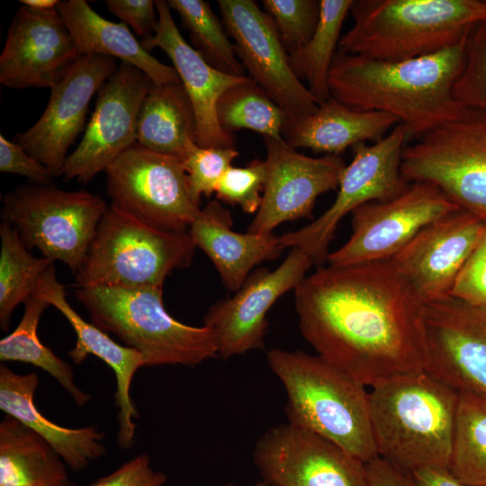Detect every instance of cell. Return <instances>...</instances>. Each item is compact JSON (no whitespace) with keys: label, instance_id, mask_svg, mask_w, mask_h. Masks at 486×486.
<instances>
[{"label":"cell","instance_id":"cell-4","mask_svg":"<svg viewBox=\"0 0 486 486\" xmlns=\"http://www.w3.org/2000/svg\"><path fill=\"white\" fill-rule=\"evenodd\" d=\"M269 368L287 396V422L317 434L366 464L378 456L365 386L318 355L274 348Z\"/></svg>","mask_w":486,"mask_h":486},{"label":"cell","instance_id":"cell-17","mask_svg":"<svg viewBox=\"0 0 486 486\" xmlns=\"http://www.w3.org/2000/svg\"><path fill=\"white\" fill-rule=\"evenodd\" d=\"M425 370L455 391L486 395V310L452 295L424 303Z\"/></svg>","mask_w":486,"mask_h":486},{"label":"cell","instance_id":"cell-1","mask_svg":"<svg viewBox=\"0 0 486 486\" xmlns=\"http://www.w3.org/2000/svg\"><path fill=\"white\" fill-rule=\"evenodd\" d=\"M294 305L317 355L365 387L425 370L424 303L389 260L320 266Z\"/></svg>","mask_w":486,"mask_h":486},{"label":"cell","instance_id":"cell-32","mask_svg":"<svg viewBox=\"0 0 486 486\" xmlns=\"http://www.w3.org/2000/svg\"><path fill=\"white\" fill-rule=\"evenodd\" d=\"M457 392L449 469L467 486H486V395Z\"/></svg>","mask_w":486,"mask_h":486},{"label":"cell","instance_id":"cell-47","mask_svg":"<svg viewBox=\"0 0 486 486\" xmlns=\"http://www.w3.org/2000/svg\"><path fill=\"white\" fill-rule=\"evenodd\" d=\"M256 486H269V485L261 481Z\"/></svg>","mask_w":486,"mask_h":486},{"label":"cell","instance_id":"cell-29","mask_svg":"<svg viewBox=\"0 0 486 486\" xmlns=\"http://www.w3.org/2000/svg\"><path fill=\"white\" fill-rule=\"evenodd\" d=\"M65 463L35 431L6 415L0 422V486H64Z\"/></svg>","mask_w":486,"mask_h":486},{"label":"cell","instance_id":"cell-35","mask_svg":"<svg viewBox=\"0 0 486 486\" xmlns=\"http://www.w3.org/2000/svg\"><path fill=\"white\" fill-rule=\"evenodd\" d=\"M171 10L180 17L188 30L193 48L212 68L228 75L244 76V67L238 61L234 43L230 41L223 22L202 0H169Z\"/></svg>","mask_w":486,"mask_h":486},{"label":"cell","instance_id":"cell-5","mask_svg":"<svg viewBox=\"0 0 486 486\" xmlns=\"http://www.w3.org/2000/svg\"><path fill=\"white\" fill-rule=\"evenodd\" d=\"M354 24L338 51L398 61L430 55L461 42L486 21L481 0H353Z\"/></svg>","mask_w":486,"mask_h":486},{"label":"cell","instance_id":"cell-20","mask_svg":"<svg viewBox=\"0 0 486 486\" xmlns=\"http://www.w3.org/2000/svg\"><path fill=\"white\" fill-rule=\"evenodd\" d=\"M80 58L56 9L21 4L0 55V83L12 89L51 88Z\"/></svg>","mask_w":486,"mask_h":486},{"label":"cell","instance_id":"cell-18","mask_svg":"<svg viewBox=\"0 0 486 486\" xmlns=\"http://www.w3.org/2000/svg\"><path fill=\"white\" fill-rule=\"evenodd\" d=\"M116 58L81 56L68 74L50 88L39 120L14 140L44 165L54 178L63 176L68 150L85 127L92 97L117 69Z\"/></svg>","mask_w":486,"mask_h":486},{"label":"cell","instance_id":"cell-21","mask_svg":"<svg viewBox=\"0 0 486 486\" xmlns=\"http://www.w3.org/2000/svg\"><path fill=\"white\" fill-rule=\"evenodd\" d=\"M485 225V219L460 209L424 228L389 261L423 303L451 295Z\"/></svg>","mask_w":486,"mask_h":486},{"label":"cell","instance_id":"cell-3","mask_svg":"<svg viewBox=\"0 0 486 486\" xmlns=\"http://www.w3.org/2000/svg\"><path fill=\"white\" fill-rule=\"evenodd\" d=\"M458 392L426 370L393 377L369 392L378 456L410 473L449 468Z\"/></svg>","mask_w":486,"mask_h":486},{"label":"cell","instance_id":"cell-45","mask_svg":"<svg viewBox=\"0 0 486 486\" xmlns=\"http://www.w3.org/2000/svg\"><path fill=\"white\" fill-rule=\"evenodd\" d=\"M415 486H467L447 467L424 466L409 473Z\"/></svg>","mask_w":486,"mask_h":486},{"label":"cell","instance_id":"cell-9","mask_svg":"<svg viewBox=\"0 0 486 486\" xmlns=\"http://www.w3.org/2000/svg\"><path fill=\"white\" fill-rule=\"evenodd\" d=\"M408 183L436 184L462 210L486 220V110L466 107L404 147Z\"/></svg>","mask_w":486,"mask_h":486},{"label":"cell","instance_id":"cell-30","mask_svg":"<svg viewBox=\"0 0 486 486\" xmlns=\"http://www.w3.org/2000/svg\"><path fill=\"white\" fill-rule=\"evenodd\" d=\"M352 3L353 0H320V19L313 35L305 45L289 54L294 75L307 82L318 104L330 97L328 73Z\"/></svg>","mask_w":486,"mask_h":486},{"label":"cell","instance_id":"cell-48","mask_svg":"<svg viewBox=\"0 0 486 486\" xmlns=\"http://www.w3.org/2000/svg\"><path fill=\"white\" fill-rule=\"evenodd\" d=\"M64 486H76L74 482H68V483H66Z\"/></svg>","mask_w":486,"mask_h":486},{"label":"cell","instance_id":"cell-12","mask_svg":"<svg viewBox=\"0 0 486 486\" xmlns=\"http://www.w3.org/2000/svg\"><path fill=\"white\" fill-rule=\"evenodd\" d=\"M436 184L414 182L400 196L371 202L352 212V233L338 249L329 252L330 266L388 261L424 228L460 210Z\"/></svg>","mask_w":486,"mask_h":486},{"label":"cell","instance_id":"cell-11","mask_svg":"<svg viewBox=\"0 0 486 486\" xmlns=\"http://www.w3.org/2000/svg\"><path fill=\"white\" fill-rule=\"evenodd\" d=\"M407 141V129L399 123L373 145H355L353 159L342 173L333 203L315 220L280 236L282 248H300L312 265L327 262L329 244L346 215L371 202L392 200L409 188L400 172Z\"/></svg>","mask_w":486,"mask_h":486},{"label":"cell","instance_id":"cell-16","mask_svg":"<svg viewBox=\"0 0 486 486\" xmlns=\"http://www.w3.org/2000/svg\"><path fill=\"white\" fill-rule=\"evenodd\" d=\"M311 266L303 251L292 248L278 267L256 269L232 297L215 302L205 313L203 326L214 336L218 356L229 359L263 349L269 310L296 289Z\"/></svg>","mask_w":486,"mask_h":486},{"label":"cell","instance_id":"cell-50","mask_svg":"<svg viewBox=\"0 0 486 486\" xmlns=\"http://www.w3.org/2000/svg\"><path fill=\"white\" fill-rule=\"evenodd\" d=\"M483 310H486V308H483Z\"/></svg>","mask_w":486,"mask_h":486},{"label":"cell","instance_id":"cell-26","mask_svg":"<svg viewBox=\"0 0 486 486\" xmlns=\"http://www.w3.org/2000/svg\"><path fill=\"white\" fill-rule=\"evenodd\" d=\"M400 121L386 112L351 108L333 97L318 105L309 116L286 121L284 140L293 148L338 155L365 140H380Z\"/></svg>","mask_w":486,"mask_h":486},{"label":"cell","instance_id":"cell-40","mask_svg":"<svg viewBox=\"0 0 486 486\" xmlns=\"http://www.w3.org/2000/svg\"><path fill=\"white\" fill-rule=\"evenodd\" d=\"M451 295L471 305L486 308V225L478 245L462 268Z\"/></svg>","mask_w":486,"mask_h":486},{"label":"cell","instance_id":"cell-2","mask_svg":"<svg viewBox=\"0 0 486 486\" xmlns=\"http://www.w3.org/2000/svg\"><path fill=\"white\" fill-rule=\"evenodd\" d=\"M466 37L438 52L398 61L337 51L328 73L330 96L357 110L396 117L408 141L457 118L465 106L453 95Z\"/></svg>","mask_w":486,"mask_h":486},{"label":"cell","instance_id":"cell-37","mask_svg":"<svg viewBox=\"0 0 486 486\" xmlns=\"http://www.w3.org/2000/svg\"><path fill=\"white\" fill-rule=\"evenodd\" d=\"M263 4L289 54L310 40L320 19V0H264Z\"/></svg>","mask_w":486,"mask_h":486},{"label":"cell","instance_id":"cell-8","mask_svg":"<svg viewBox=\"0 0 486 486\" xmlns=\"http://www.w3.org/2000/svg\"><path fill=\"white\" fill-rule=\"evenodd\" d=\"M109 206L86 190L66 191L51 184L16 186L4 194L1 220L12 226L25 247L76 274Z\"/></svg>","mask_w":486,"mask_h":486},{"label":"cell","instance_id":"cell-15","mask_svg":"<svg viewBox=\"0 0 486 486\" xmlns=\"http://www.w3.org/2000/svg\"><path fill=\"white\" fill-rule=\"evenodd\" d=\"M253 462L269 486H367L364 463L333 442L289 422L259 436Z\"/></svg>","mask_w":486,"mask_h":486},{"label":"cell","instance_id":"cell-33","mask_svg":"<svg viewBox=\"0 0 486 486\" xmlns=\"http://www.w3.org/2000/svg\"><path fill=\"white\" fill-rule=\"evenodd\" d=\"M0 327L6 331L16 307L31 298L53 262L36 257L8 223L0 224Z\"/></svg>","mask_w":486,"mask_h":486},{"label":"cell","instance_id":"cell-28","mask_svg":"<svg viewBox=\"0 0 486 486\" xmlns=\"http://www.w3.org/2000/svg\"><path fill=\"white\" fill-rule=\"evenodd\" d=\"M194 142L196 143V118L181 81L153 83L140 110L137 143L184 160Z\"/></svg>","mask_w":486,"mask_h":486},{"label":"cell","instance_id":"cell-14","mask_svg":"<svg viewBox=\"0 0 486 486\" xmlns=\"http://www.w3.org/2000/svg\"><path fill=\"white\" fill-rule=\"evenodd\" d=\"M152 84L141 70L121 62L97 93L84 136L66 160L65 180L88 183L137 142L140 110Z\"/></svg>","mask_w":486,"mask_h":486},{"label":"cell","instance_id":"cell-34","mask_svg":"<svg viewBox=\"0 0 486 486\" xmlns=\"http://www.w3.org/2000/svg\"><path fill=\"white\" fill-rule=\"evenodd\" d=\"M217 118L220 128L233 135L251 130L263 138L283 140L286 122L284 111L250 77L227 89L219 100Z\"/></svg>","mask_w":486,"mask_h":486},{"label":"cell","instance_id":"cell-49","mask_svg":"<svg viewBox=\"0 0 486 486\" xmlns=\"http://www.w3.org/2000/svg\"><path fill=\"white\" fill-rule=\"evenodd\" d=\"M222 486H237V485L235 483L229 482V483H225Z\"/></svg>","mask_w":486,"mask_h":486},{"label":"cell","instance_id":"cell-27","mask_svg":"<svg viewBox=\"0 0 486 486\" xmlns=\"http://www.w3.org/2000/svg\"><path fill=\"white\" fill-rule=\"evenodd\" d=\"M56 10L81 56L104 55L119 58L122 63L141 70L157 85L180 81L175 68L153 57L126 24L104 19L86 1L61 0Z\"/></svg>","mask_w":486,"mask_h":486},{"label":"cell","instance_id":"cell-7","mask_svg":"<svg viewBox=\"0 0 486 486\" xmlns=\"http://www.w3.org/2000/svg\"><path fill=\"white\" fill-rule=\"evenodd\" d=\"M195 248L188 231L155 229L111 204L75 274V285L163 287L173 271L191 266Z\"/></svg>","mask_w":486,"mask_h":486},{"label":"cell","instance_id":"cell-39","mask_svg":"<svg viewBox=\"0 0 486 486\" xmlns=\"http://www.w3.org/2000/svg\"><path fill=\"white\" fill-rule=\"evenodd\" d=\"M266 179L265 160L255 158L246 166H230L216 189V198L238 205L247 213H256L261 202V192Z\"/></svg>","mask_w":486,"mask_h":486},{"label":"cell","instance_id":"cell-42","mask_svg":"<svg viewBox=\"0 0 486 486\" xmlns=\"http://www.w3.org/2000/svg\"><path fill=\"white\" fill-rule=\"evenodd\" d=\"M0 172L22 176L39 184H50L54 178L44 165L3 134H0Z\"/></svg>","mask_w":486,"mask_h":486},{"label":"cell","instance_id":"cell-41","mask_svg":"<svg viewBox=\"0 0 486 486\" xmlns=\"http://www.w3.org/2000/svg\"><path fill=\"white\" fill-rule=\"evenodd\" d=\"M108 10L130 25L140 42L153 38L158 22L155 1L152 0H106Z\"/></svg>","mask_w":486,"mask_h":486},{"label":"cell","instance_id":"cell-22","mask_svg":"<svg viewBox=\"0 0 486 486\" xmlns=\"http://www.w3.org/2000/svg\"><path fill=\"white\" fill-rule=\"evenodd\" d=\"M158 22L155 35L144 49L158 47L176 70L192 103L196 118V144L202 148H234L235 138L226 133L217 118V105L224 92L246 78L225 74L212 68L182 36L167 1H155Z\"/></svg>","mask_w":486,"mask_h":486},{"label":"cell","instance_id":"cell-36","mask_svg":"<svg viewBox=\"0 0 486 486\" xmlns=\"http://www.w3.org/2000/svg\"><path fill=\"white\" fill-rule=\"evenodd\" d=\"M452 92L463 105L486 110V21L473 25L466 36L464 64Z\"/></svg>","mask_w":486,"mask_h":486},{"label":"cell","instance_id":"cell-43","mask_svg":"<svg viewBox=\"0 0 486 486\" xmlns=\"http://www.w3.org/2000/svg\"><path fill=\"white\" fill-rule=\"evenodd\" d=\"M166 480L164 472L152 469L150 458L144 453L86 486H165Z\"/></svg>","mask_w":486,"mask_h":486},{"label":"cell","instance_id":"cell-13","mask_svg":"<svg viewBox=\"0 0 486 486\" xmlns=\"http://www.w3.org/2000/svg\"><path fill=\"white\" fill-rule=\"evenodd\" d=\"M218 6L237 57L250 78L284 111L286 121L313 113L319 104L294 75L270 16L253 0H218Z\"/></svg>","mask_w":486,"mask_h":486},{"label":"cell","instance_id":"cell-19","mask_svg":"<svg viewBox=\"0 0 486 486\" xmlns=\"http://www.w3.org/2000/svg\"><path fill=\"white\" fill-rule=\"evenodd\" d=\"M266 179L262 202L248 232L270 234L279 224L310 218L317 198L338 187L346 167L338 155L320 158L298 152L284 140L264 138Z\"/></svg>","mask_w":486,"mask_h":486},{"label":"cell","instance_id":"cell-23","mask_svg":"<svg viewBox=\"0 0 486 486\" xmlns=\"http://www.w3.org/2000/svg\"><path fill=\"white\" fill-rule=\"evenodd\" d=\"M64 286L58 281L54 265L40 278L34 294L55 307L73 328L76 341L68 352L76 364L83 363L90 355L104 361L116 378L117 444L122 449L132 447L135 441L137 408L130 397V385L136 372L146 366L142 355L134 348L114 341L108 333L85 320L67 301Z\"/></svg>","mask_w":486,"mask_h":486},{"label":"cell","instance_id":"cell-25","mask_svg":"<svg viewBox=\"0 0 486 486\" xmlns=\"http://www.w3.org/2000/svg\"><path fill=\"white\" fill-rule=\"evenodd\" d=\"M40 383L35 373L21 374L0 365V409L44 438L73 471H81L106 454L104 433L94 425L65 428L42 415L34 403Z\"/></svg>","mask_w":486,"mask_h":486},{"label":"cell","instance_id":"cell-46","mask_svg":"<svg viewBox=\"0 0 486 486\" xmlns=\"http://www.w3.org/2000/svg\"><path fill=\"white\" fill-rule=\"evenodd\" d=\"M19 3L37 10H52L56 9L58 0H20Z\"/></svg>","mask_w":486,"mask_h":486},{"label":"cell","instance_id":"cell-31","mask_svg":"<svg viewBox=\"0 0 486 486\" xmlns=\"http://www.w3.org/2000/svg\"><path fill=\"white\" fill-rule=\"evenodd\" d=\"M50 306L49 302L36 294L24 302L20 323L13 332L0 340V360L27 363L42 369L61 385L77 406L83 407L91 400V395L76 384L70 364L42 344L37 334L40 317Z\"/></svg>","mask_w":486,"mask_h":486},{"label":"cell","instance_id":"cell-10","mask_svg":"<svg viewBox=\"0 0 486 486\" xmlns=\"http://www.w3.org/2000/svg\"><path fill=\"white\" fill-rule=\"evenodd\" d=\"M112 204L136 220L168 232H185L200 212L184 162L139 143L105 169Z\"/></svg>","mask_w":486,"mask_h":486},{"label":"cell","instance_id":"cell-44","mask_svg":"<svg viewBox=\"0 0 486 486\" xmlns=\"http://www.w3.org/2000/svg\"><path fill=\"white\" fill-rule=\"evenodd\" d=\"M367 486H415L410 475L380 456L364 464Z\"/></svg>","mask_w":486,"mask_h":486},{"label":"cell","instance_id":"cell-6","mask_svg":"<svg viewBox=\"0 0 486 486\" xmlns=\"http://www.w3.org/2000/svg\"><path fill=\"white\" fill-rule=\"evenodd\" d=\"M76 296L92 323L139 351L146 366H194L218 356L212 332L174 319L163 287H77Z\"/></svg>","mask_w":486,"mask_h":486},{"label":"cell","instance_id":"cell-38","mask_svg":"<svg viewBox=\"0 0 486 486\" xmlns=\"http://www.w3.org/2000/svg\"><path fill=\"white\" fill-rule=\"evenodd\" d=\"M238 156L234 148H202L195 142L190 144L183 160L194 194L201 200L216 192L218 184Z\"/></svg>","mask_w":486,"mask_h":486},{"label":"cell","instance_id":"cell-24","mask_svg":"<svg viewBox=\"0 0 486 486\" xmlns=\"http://www.w3.org/2000/svg\"><path fill=\"white\" fill-rule=\"evenodd\" d=\"M232 226L230 211L216 199L202 207L188 232L211 259L224 286L235 292L256 266L275 259L284 248L274 233H238Z\"/></svg>","mask_w":486,"mask_h":486}]
</instances>
